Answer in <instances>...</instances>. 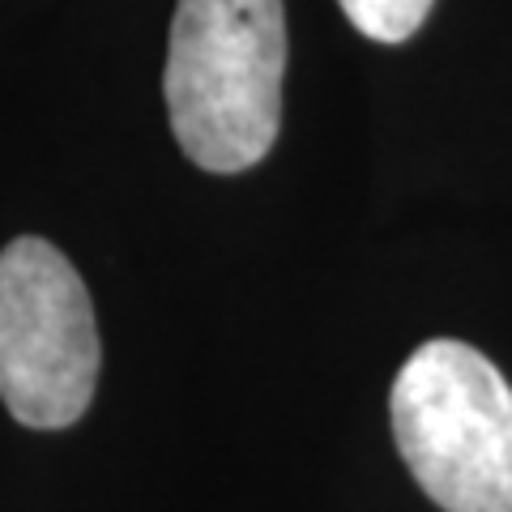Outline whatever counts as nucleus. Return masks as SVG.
Masks as SVG:
<instances>
[{
    "label": "nucleus",
    "mask_w": 512,
    "mask_h": 512,
    "mask_svg": "<svg viewBox=\"0 0 512 512\" xmlns=\"http://www.w3.org/2000/svg\"><path fill=\"white\" fill-rule=\"evenodd\" d=\"M99 325L60 248L22 235L0 252V402L35 431L77 423L99 384Z\"/></svg>",
    "instance_id": "7ed1b4c3"
},
{
    "label": "nucleus",
    "mask_w": 512,
    "mask_h": 512,
    "mask_svg": "<svg viewBox=\"0 0 512 512\" xmlns=\"http://www.w3.org/2000/svg\"><path fill=\"white\" fill-rule=\"evenodd\" d=\"M338 5L359 35L376 43H406L419 35L436 0H338Z\"/></svg>",
    "instance_id": "20e7f679"
},
{
    "label": "nucleus",
    "mask_w": 512,
    "mask_h": 512,
    "mask_svg": "<svg viewBox=\"0 0 512 512\" xmlns=\"http://www.w3.org/2000/svg\"><path fill=\"white\" fill-rule=\"evenodd\" d=\"M389 410L397 453L444 512H512V389L483 350L423 342Z\"/></svg>",
    "instance_id": "f03ea898"
},
{
    "label": "nucleus",
    "mask_w": 512,
    "mask_h": 512,
    "mask_svg": "<svg viewBox=\"0 0 512 512\" xmlns=\"http://www.w3.org/2000/svg\"><path fill=\"white\" fill-rule=\"evenodd\" d=\"M282 73V0H180L163 73L180 150L214 175L256 167L278 141Z\"/></svg>",
    "instance_id": "f257e3e1"
}]
</instances>
